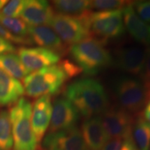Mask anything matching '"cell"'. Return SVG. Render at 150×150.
I'll return each instance as SVG.
<instances>
[{
    "label": "cell",
    "instance_id": "20",
    "mask_svg": "<svg viewBox=\"0 0 150 150\" xmlns=\"http://www.w3.org/2000/svg\"><path fill=\"white\" fill-rule=\"evenodd\" d=\"M0 69L17 79H24L30 73L14 54H0Z\"/></svg>",
    "mask_w": 150,
    "mask_h": 150
},
{
    "label": "cell",
    "instance_id": "16",
    "mask_svg": "<svg viewBox=\"0 0 150 150\" xmlns=\"http://www.w3.org/2000/svg\"><path fill=\"white\" fill-rule=\"evenodd\" d=\"M81 132L89 150H101L110 140L100 116L87 118L82 124Z\"/></svg>",
    "mask_w": 150,
    "mask_h": 150
},
{
    "label": "cell",
    "instance_id": "28",
    "mask_svg": "<svg viewBox=\"0 0 150 150\" xmlns=\"http://www.w3.org/2000/svg\"><path fill=\"white\" fill-rule=\"evenodd\" d=\"M142 83L147 89L149 95V99H150V48L147 50V56H146V61L144 67L143 72L142 74Z\"/></svg>",
    "mask_w": 150,
    "mask_h": 150
},
{
    "label": "cell",
    "instance_id": "24",
    "mask_svg": "<svg viewBox=\"0 0 150 150\" xmlns=\"http://www.w3.org/2000/svg\"><path fill=\"white\" fill-rule=\"evenodd\" d=\"M130 2L120 0H95L91 1V9L97 11H108L123 8Z\"/></svg>",
    "mask_w": 150,
    "mask_h": 150
},
{
    "label": "cell",
    "instance_id": "22",
    "mask_svg": "<svg viewBox=\"0 0 150 150\" xmlns=\"http://www.w3.org/2000/svg\"><path fill=\"white\" fill-rule=\"evenodd\" d=\"M0 150H13V138L9 112L0 111Z\"/></svg>",
    "mask_w": 150,
    "mask_h": 150
},
{
    "label": "cell",
    "instance_id": "15",
    "mask_svg": "<svg viewBox=\"0 0 150 150\" xmlns=\"http://www.w3.org/2000/svg\"><path fill=\"white\" fill-rule=\"evenodd\" d=\"M54 13L53 7L47 1L29 0L26 1L20 17L30 27L50 24Z\"/></svg>",
    "mask_w": 150,
    "mask_h": 150
},
{
    "label": "cell",
    "instance_id": "11",
    "mask_svg": "<svg viewBox=\"0 0 150 150\" xmlns=\"http://www.w3.org/2000/svg\"><path fill=\"white\" fill-rule=\"evenodd\" d=\"M147 50L136 45L119 48L115 53V64L120 70L133 76H142Z\"/></svg>",
    "mask_w": 150,
    "mask_h": 150
},
{
    "label": "cell",
    "instance_id": "13",
    "mask_svg": "<svg viewBox=\"0 0 150 150\" xmlns=\"http://www.w3.org/2000/svg\"><path fill=\"white\" fill-rule=\"evenodd\" d=\"M52 113L51 96L38 97L34 102L31 112V127L38 143H40L50 127Z\"/></svg>",
    "mask_w": 150,
    "mask_h": 150
},
{
    "label": "cell",
    "instance_id": "14",
    "mask_svg": "<svg viewBox=\"0 0 150 150\" xmlns=\"http://www.w3.org/2000/svg\"><path fill=\"white\" fill-rule=\"evenodd\" d=\"M29 35L32 43L47 49L61 56L65 55L69 49L51 27L47 25L29 27Z\"/></svg>",
    "mask_w": 150,
    "mask_h": 150
},
{
    "label": "cell",
    "instance_id": "4",
    "mask_svg": "<svg viewBox=\"0 0 150 150\" xmlns=\"http://www.w3.org/2000/svg\"><path fill=\"white\" fill-rule=\"evenodd\" d=\"M70 79L61 63L45 67L27 75L23 79L24 93L33 98L57 93Z\"/></svg>",
    "mask_w": 150,
    "mask_h": 150
},
{
    "label": "cell",
    "instance_id": "25",
    "mask_svg": "<svg viewBox=\"0 0 150 150\" xmlns=\"http://www.w3.org/2000/svg\"><path fill=\"white\" fill-rule=\"evenodd\" d=\"M25 3L26 1L22 0H13L8 1L6 5L2 8L0 14L13 18H17L19 16L20 17Z\"/></svg>",
    "mask_w": 150,
    "mask_h": 150
},
{
    "label": "cell",
    "instance_id": "12",
    "mask_svg": "<svg viewBox=\"0 0 150 150\" xmlns=\"http://www.w3.org/2000/svg\"><path fill=\"white\" fill-rule=\"evenodd\" d=\"M19 59L29 72L52 66L59 62L60 56L43 47H22L18 50Z\"/></svg>",
    "mask_w": 150,
    "mask_h": 150
},
{
    "label": "cell",
    "instance_id": "32",
    "mask_svg": "<svg viewBox=\"0 0 150 150\" xmlns=\"http://www.w3.org/2000/svg\"><path fill=\"white\" fill-rule=\"evenodd\" d=\"M142 115L147 120L148 122L150 123V99L148 100L147 104H146L145 108H144L143 111H142Z\"/></svg>",
    "mask_w": 150,
    "mask_h": 150
},
{
    "label": "cell",
    "instance_id": "29",
    "mask_svg": "<svg viewBox=\"0 0 150 150\" xmlns=\"http://www.w3.org/2000/svg\"><path fill=\"white\" fill-rule=\"evenodd\" d=\"M16 48L9 41L0 37V54H13Z\"/></svg>",
    "mask_w": 150,
    "mask_h": 150
},
{
    "label": "cell",
    "instance_id": "18",
    "mask_svg": "<svg viewBox=\"0 0 150 150\" xmlns=\"http://www.w3.org/2000/svg\"><path fill=\"white\" fill-rule=\"evenodd\" d=\"M24 93L20 81L0 69V106L13 105Z\"/></svg>",
    "mask_w": 150,
    "mask_h": 150
},
{
    "label": "cell",
    "instance_id": "17",
    "mask_svg": "<svg viewBox=\"0 0 150 150\" xmlns=\"http://www.w3.org/2000/svg\"><path fill=\"white\" fill-rule=\"evenodd\" d=\"M125 27L136 42L150 46V24L146 23L136 14L132 4L129 3L122 8Z\"/></svg>",
    "mask_w": 150,
    "mask_h": 150
},
{
    "label": "cell",
    "instance_id": "21",
    "mask_svg": "<svg viewBox=\"0 0 150 150\" xmlns=\"http://www.w3.org/2000/svg\"><path fill=\"white\" fill-rule=\"evenodd\" d=\"M131 136L138 149L140 150H149L150 146V123L146 120L142 114L134 120Z\"/></svg>",
    "mask_w": 150,
    "mask_h": 150
},
{
    "label": "cell",
    "instance_id": "23",
    "mask_svg": "<svg viewBox=\"0 0 150 150\" xmlns=\"http://www.w3.org/2000/svg\"><path fill=\"white\" fill-rule=\"evenodd\" d=\"M0 24L15 35L22 38H29V27L22 20L9 18L0 14Z\"/></svg>",
    "mask_w": 150,
    "mask_h": 150
},
{
    "label": "cell",
    "instance_id": "31",
    "mask_svg": "<svg viewBox=\"0 0 150 150\" xmlns=\"http://www.w3.org/2000/svg\"><path fill=\"white\" fill-rule=\"evenodd\" d=\"M121 150H140L136 145L132 137L127 138L123 141Z\"/></svg>",
    "mask_w": 150,
    "mask_h": 150
},
{
    "label": "cell",
    "instance_id": "5",
    "mask_svg": "<svg viewBox=\"0 0 150 150\" xmlns=\"http://www.w3.org/2000/svg\"><path fill=\"white\" fill-rule=\"evenodd\" d=\"M91 37L105 42L121 37L125 31L121 9L108 11H96L83 15Z\"/></svg>",
    "mask_w": 150,
    "mask_h": 150
},
{
    "label": "cell",
    "instance_id": "10",
    "mask_svg": "<svg viewBox=\"0 0 150 150\" xmlns=\"http://www.w3.org/2000/svg\"><path fill=\"white\" fill-rule=\"evenodd\" d=\"M80 114L74 105L65 97H60L52 105L49 133L66 130L76 127Z\"/></svg>",
    "mask_w": 150,
    "mask_h": 150
},
{
    "label": "cell",
    "instance_id": "2",
    "mask_svg": "<svg viewBox=\"0 0 150 150\" xmlns=\"http://www.w3.org/2000/svg\"><path fill=\"white\" fill-rule=\"evenodd\" d=\"M70 54L74 63L86 75H95L112 63V56L105 42L88 37L70 46Z\"/></svg>",
    "mask_w": 150,
    "mask_h": 150
},
{
    "label": "cell",
    "instance_id": "3",
    "mask_svg": "<svg viewBox=\"0 0 150 150\" xmlns=\"http://www.w3.org/2000/svg\"><path fill=\"white\" fill-rule=\"evenodd\" d=\"M32 106L21 97L9 111L13 138V150H38V143L31 127Z\"/></svg>",
    "mask_w": 150,
    "mask_h": 150
},
{
    "label": "cell",
    "instance_id": "33",
    "mask_svg": "<svg viewBox=\"0 0 150 150\" xmlns=\"http://www.w3.org/2000/svg\"><path fill=\"white\" fill-rule=\"evenodd\" d=\"M7 3H8V1L6 0H0V10H1Z\"/></svg>",
    "mask_w": 150,
    "mask_h": 150
},
{
    "label": "cell",
    "instance_id": "8",
    "mask_svg": "<svg viewBox=\"0 0 150 150\" xmlns=\"http://www.w3.org/2000/svg\"><path fill=\"white\" fill-rule=\"evenodd\" d=\"M102 121L110 139L123 140L132 137V127L135 118L130 112L121 107H111L102 114Z\"/></svg>",
    "mask_w": 150,
    "mask_h": 150
},
{
    "label": "cell",
    "instance_id": "9",
    "mask_svg": "<svg viewBox=\"0 0 150 150\" xmlns=\"http://www.w3.org/2000/svg\"><path fill=\"white\" fill-rule=\"evenodd\" d=\"M43 150H89L76 127L49 133L42 143Z\"/></svg>",
    "mask_w": 150,
    "mask_h": 150
},
{
    "label": "cell",
    "instance_id": "26",
    "mask_svg": "<svg viewBox=\"0 0 150 150\" xmlns=\"http://www.w3.org/2000/svg\"><path fill=\"white\" fill-rule=\"evenodd\" d=\"M132 6L142 20L147 24L150 23V1H134Z\"/></svg>",
    "mask_w": 150,
    "mask_h": 150
},
{
    "label": "cell",
    "instance_id": "19",
    "mask_svg": "<svg viewBox=\"0 0 150 150\" xmlns=\"http://www.w3.org/2000/svg\"><path fill=\"white\" fill-rule=\"evenodd\" d=\"M52 5L59 13L72 16H81L91 10V1L86 0H56Z\"/></svg>",
    "mask_w": 150,
    "mask_h": 150
},
{
    "label": "cell",
    "instance_id": "6",
    "mask_svg": "<svg viewBox=\"0 0 150 150\" xmlns=\"http://www.w3.org/2000/svg\"><path fill=\"white\" fill-rule=\"evenodd\" d=\"M114 91L120 107L130 113L141 111L149 100L144 84L134 78L118 79L114 85Z\"/></svg>",
    "mask_w": 150,
    "mask_h": 150
},
{
    "label": "cell",
    "instance_id": "30",
    "mask_svg": "<svg viewBox=\"0 0 150 150\" xmlns=\"http://www.w3.org/2000/svg\"><path fill=\"white\" fill-rule=\"evenodd\" d=\"M123 141V140L118 138L110 139L101 150H121Z\"/></svg>",
    "mask_w": 150,
    "mask_h": 150
},
{
    "label": "cell",
    "instance_id": "7",
    "mask_svg": "<svg viewBox=\"0 0 150 150\" xmlns=\"http://www.w3.org/2000/svg\"><path fill=\"white\" fill-rule=\"evenodd\" d=\"M49 25L66 45L72 46L91 36L83 15L77 17L58 13Z\"/></svg>",
    "mask_w": 150,
    "mask_h": 150
},
{
    "label": "cell",
    "instance_id": "1",
    "mask_svg": "<svg viewBox=\"0 0 150 150\" xmlns=\"http://www.w3.org/2000/svg\"><path fill=\"white\" fill-rule=\"evenodd\" d=\"M65 97L86 119L103 114L109 105L102 84L91 78L79 79L70 83L65 89Z\"/></svg>",
    "mask_w": 150,
    "mask_h": 150
},
{
    "label": "cell",
    "instance_id": "27",
    "mask_svg": "<svg viewBox=\"0 0 150 150\" xmlns=\"http://www.w3.org/2000/svg\"><path fill=\"white\" fill-rule=\"evenodd\" d=\"M0 37L3 38L9 42L20 45H32V41L29 38H22L15 35L8 31L0 24Z\"/></svg>",
    "mask_w": 150,
    "mask_h": 150
}]
</instances>
